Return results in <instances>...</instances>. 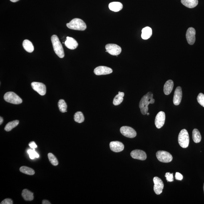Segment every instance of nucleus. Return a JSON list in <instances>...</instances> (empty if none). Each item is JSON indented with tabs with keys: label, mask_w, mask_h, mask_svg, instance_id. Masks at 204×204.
<instances>
[{
	"label": "nucleus",
	"mask_w": 204,
	"mask_h": 204,
	"mask_svg": "<svg viewBox=\"0 0 204 204\" xmlns=\"http://www.w3.org/2000/svg\"><path fill=\"white\" fill-rule=\"evenodd\" d=\"M155 100L153 98V93L149 92L144 96L140 100L139 108L142 114H147L148 111V106L150 104H153L155 103Z\"/></svg>",
	"instance_id": "obj_1"
},
{
	"label": "nucleus",
	"mask_w": 204,
	"mask_h": 204,
	"mask_svg": "<svg viewBox=\"0 0 204 204\" xmlns=\"http://www.w3.org/2000/svg\"><path fill=\"white\" fill-rule=\"evenodd\" d=\"M51 41L55 53L60 58H62L64 57V51L62 45L60 42L58 37L56 35H53L51 37Z\"/></svg>",
	"instance_id": "obj_2"
},
{
	"label": "nucleus",
	"mask_w": 204,
	"mask_h": 204,
	"mask_svg": "<svg viewBox=\"0 0 204 204\" xmlns=\"http://www.w3.org/2000/svg\"><path fill=\"white\" fill-rule=\"evenodd\" d=\"M66 26L69 29L76 31H84L87 28L84 22L79 18H75L72 20L70 22L67 24Z\"/></svg>",
	"instance_id": "obj_3"
},
{
	"label": "nucleus",
	"mask_w": 204,
	"mask_h": 204,
	"mask_svg": "<svg viewBox=\"0 0 204 204\" xmlns=\"http://www.w3.org/2000/svg\"><path fill=\"white\" fill-rule=\"evenodd\" d=\"M178 141L179 144L182 148H188L190 143V137L186 130L183 129L180 131L178 135Z\"/></svg>",
	"instance_id": "obj_4"
},
{
	"label": "nucleus",
	"mask_w": 204,
	"mask_h": 204,
	"mask_svg": "<svg viewBox=\"0 0 204 204\" xmlns=\"http://www.w3.org/2000/svg\"><path fill=\"white\" fill-rule=\"evenodd\" d=\"M4 99L8 103L14 104H19L22 103V100L18 95L13 92H8L5 94Z\"/></svg>",
	"instance_id": "obj_5"
},
{
	"label": "nucleus",
	"mask_w": 204,
	"mask_h": 204,
	"mask_svg": "<svg viewBox=\"0 0 204 204\" xmlns=\"http://www.w3.org/2000/svg\"><path fill=\"white\" fill-rule=\"evenodd\" d=\"M156 157L159 161L163 163H169L173 159V156L170 153L168 152L162 150H159L157 152Z\"/></svg>",
	"instance_id": "obj_6"
},
{
	"label": "nucleus",
	"mask_w": 204,
	"mask_h": 204,
	"mask_svg": "<svg viewBox=\"0 0 204 204\" xmlns=\"http://www.w3.org/2000/svg\"><path fill=\"white\" fill-rule=\"evenodd\" d=\"M105 48L107 51L113 56H118L121 53L122 51L121 48L120 46L113 43L107 44Z\"/></svg>",
	"instance_id": "obj_7"
},
{
	"label": "nucleus",
	"mask_w": 204,
	"mask_h": 204,
	"mask_svg": "<svg viewBox=\"0 0 204 204\" xmlns=\"http://www.w3.org/2000/svg\"><path fill=\"white\" fill-rule=\"evenodd\" d=\"M120 130L122 134L126 137L133 138L137 135L136 132L133 129L130 127L126 126L122 127L120 128Z\"/></svg>",
	"instance_id": "obj_8"
},
{
	"label": "nucleus",
	"mask_w": 204,
	"mask_h": 204,
	"mask_svg": "<svg viewBox=\"0 0 204 204\" xmlns=\"http://www.w3.org/2000/svg\"><path fill=\"white\" fill-rule=\"evenodd\" d=\"M153 181L154 185L153 190L155 194L157 195L161 194L164 188V184L162 180L158 177H155L153 178Z\"/></svg>",
	"instance_id": "obj_9"
},
{
	"label": "nucleus",
	"mask_w": 204,
	"mask_h": 204,
	"mask_svg": "<svg viewBox=\"0 0 204 204\" xmlns=\"http://www.w3.org/2000/svg\"><path fill=\"white\" fill-rule=\"evenodd\" d=\"M33 89L42 96L46 94V86L43 84L39 82H33L31 84Z\"/></svg>",
	"instance_id": "obj_10"
},
{
	"label": "nucleus",
	"mask_w": 204,
	"mask_h": 204,
	"mask_svg": "<svg viewBox=\"0 0 204 204\" xmlns=\"http://www.w3.org/2000/svg\"><path fill=\"white\" fill-rule=\"evenodd\" d=\"M165 116L164 112L160 111L157 114L155 117V126L158 129L162 128L164 125Z\"/></svg>",
	"instance_id": "obj_11"
},
{
	"label": "nucleus",
	"mask_w": 204,
	"mask_h": 204,
	"mask_svg": "<svg viewBox=\"0 0 204 204\" xmlns=\"http://www.w3.org/2000/svg\"><path fill=\"white\" fill-rule=\"evenodd\" d=\"M195 34L196 31L193 27L189 28L187 30L186 38L189 44L192 45L194 43L195 41Z\"/></svg>",
	"instance_id": "obj_12"
},
{
	"label": "nucleus",
	"mask_w": 204,
	"mask_h": 204,
	"mask_svg": "<svg viewBox=\"0 0 204 204\" xmlns=\"http://www.w3.org/2000/svg\"><path fill=\"white\" fill-rule=\"evenodd\" d=\"M111 68L106 66H100L97 67L94 71L95 74L96 75H106L112 73Z\"/></svg>",
	"instance_id": "obj_13"
},
{
	"label": "nucleus",
	"mask_w": 204,
	"mask_h": 204,
	"mask_svg": "<svg viewBox=\"0 0 204 204\" xmlns=\"http://www.w3.org/2000/svg\"><path fill=\"white\" fill-rule=\"evenodd\" d=\"M130 155L132 158L140 160H145L147 158L146 153L143 150H135L132 151Z\"/></svg>",
	"instance_id": "obj_14"
},
{
	"label": "nucleus",
	"mask_w": 204,
	"mask_h": 204,
	"mask_svg": "<svg viewBox=\"0 0 204 204\" xmlns=\"http://www.w3.org/2000/svg\"><path fill=\"white\" fill-rule=\"evenodd\" d=\"M182 97V91L181 87H177L175 90L173 98V103L175 106L180 104Z\"/></svg>",
	"instance_id": "obj_15"
},
{
	"label": "nucleus",
	"mask_w": 204,
	"mask_h": 204,
	"mask_svg": "<svg viewBox=\"0 0 204 204\" xmlns=\"http://www.w3.org/2000/svg\"><path fill=\"white\" fill-rule=\"evenodd\" d=\"M110 149L115 153H119L124 149V145L121 142L118 141H112L110 143Z\"/></svg>",
	"instance_id": "obj_16"
},
{
	"label": "nucleus",
	"mask_w": 204,
	"mask_h": 204,
	"mask_svg": "<svg viewBox=\"0 0 204 204\" xmlns=\"http://www.w3.org/2000/svg\"><path fill=\"white\" fill-rule=\"evenodd\" d=\"M65 45L68 49L74 50L78 47V44L77 42L74 38L67 37L66 41L65 42Z\"/></svg>",
	"instance_id": "obj_17"
},
{
	"label": "nucleus",
	"mask_w": 204,
	"mask_h": 204,
	"mask_svg": "<svg viewBox=\"0 0 204 204\" xmlns=\"http://www.w3.org/2000/svg\"><path fill=\"white\" fill-rule=\"evenodd\" d=\"M174 86L173 82V80H169L165 83L164 86V92L165 95H169L173 91Z\"/></svg>",
	"instance_id": "obj_18"
},
{
	"label": "nucleus",
	"mask_w": 204,
	"mask_h": 204,
	"mask_svg": "<svg viewBox=\"0 0 204 204\" xmlns=\"http://www.w3.org/2000/svg\"><path fill=\"white\" fill-rule=\"evenodd\" d=\"M108 7L110 10L114 12H118L123 9V5L121 3L115 2L110 3L108 6Z\"/></svg>",
	"instance_id": "obj_19"
},
{
	"label": "nucleus",
	"mask_w": 204,
	"mask_h": 204,
	"mask_svg": "<svg viewBox=\"0 0 204 204\" xmlns=\"http://www.w3.org/2000/svg\"><path fill=\"white\" fill-rule=\"evenodd\" d=\"M184 6L188 8H192L196 6L198 4V0H181Z\"/></svg>",
	"instance_id": "obj_20"
},
{
	"label": "nucleus",
	"mask_w": 204,
	"mask_h": 204,
	"mask_svg": "<svg viewBox=\"0 0 204 204\" xmlns=\"http://www.w3.org/2000/svg\"><path fill=\"white\" fill-rule=\"evenodd\" d=\"M152 35V30L149 27L143 28L142 30L141 38L142 39L147 40L149 39Z\"/></svg>",
	"instance_id": "obj_21"
},
{
	"label": "nucleus",
	"mask_w": 204,
	"mask_h": 204,
	"mask_svg": "<svg viewBox=\"0 0 204 204\" xmlns=\"http://www.w3.org/2000/svg\"><path fill=\"white\" fill-rule=\"evenodd\" d=\"M22 45L24 49L28 52L32 53L34 51V46H33L32 43L29 40L27 39L24 40Z\"/></svg>",
	"instance_id": "obj_22"
},
{
	"label": "nucleus",
	"mask_w": 204,
	"mask_h": 204,
	"mask_svg": "<svg viewBox=\"0 0 204 204\" xmlns=\"http://www.w3.org/2000/svg\"><path fill=\"white\" fill-rule=\"evenodd\" d=\"M22 195L24 199L26 201H31L34 199L33 193L27 189H25L22 190Z\"/></svg>",
	"instance_id": "obj_23"
},
{
	"label": "nucleus",
	"mask_w": 204,
	"mask_h": 204,
	"mask_svg": "<svg viewBox=\"0 0 204 204\" xmlns=\"http://www.w3.org/2000/svg\"><path fill=\"white\" fill-rule=\"evenodd\" d=\"M124 96V93L119 92L118 94L115 96L114 99H113V104L115 106H118V105L121 104L123 101V97Z\"/></svg>",
	"instance_id": "obj_24"
},
{
	"label": "nucleus",
	"mask_w": 204,
	"mask_h": 204,
	"mask_svg": "<svg viewBox=\"0 0 204 204\" xmlns=\"http://www.w3.org/2000/svg\"><path fill=\"white\" fill-rule=\"evenodd\" d=\"M192 139L195 143H199L201 141L202 136L199 131L195 129L192 131Z\"/></svg>",
	"instance_id": "obj_25"
},
{
	"label": "nucleus",
	"mask_w": 204,
	"mask_h": 204,
	"mask_svg": "<svg viewBox=\"0 0 204 204\" xmlns=\"http://www.w3.org/2000/svg\"><path fill=\"white\" fill-rule=\"evenodd\" d=\"M19 123V121L18 120H14V121L10 122L6 125L4 129L7 132L11 131L13 129L17 126Z\"/></svg>",
	"instance_id": "obj_26"
},
{
	"label": "nucleus",
	"mask_w": 204,
	"mask_h": 204,
	"mask_svg": "<svg viewBox=\"0 0 204 204\" xmlns=\"http://www.w3.org/2000/svg\"><path fill=\"white\" fill-rule=\"evenodd\" d=\"M74 119L75 121L79 123H83L84 120V116L81 112H78L75 113L74 115Z\"/></svg>",
	"instance_id": "obj_27"
},
{
	"label": "nucleus",
	"mask_w": 204,
	"mask_h": 204,
	"mask_svg": "<svg viewBox=\"0 0 204 204\" xmlns=\"http://www.w3.org/2000/svg\"><path fill=\"white\" fill-rule=\"evenodd\" d=\"M20 171L23 173L28 175H33L35 173L34 170L28 167L23 166L20 168Z\"/></svg>",
	"instance_id": "obj_28"
},
{
	"label": "nucleus",
	"mask_w": 204,
	"mask_h": 204,
	"mask_svg": "<svg viewBox=\"0 0 204 204\" xmlns=\"http://www.w3.org/2000/svg\"><path fill=\"white\" fill-rule=\"evenodd\" d=\"M58 106L60 111L61 112L64 113L67 112V106L64 100L62 99L59 100L58 102Z\"/></svg>",
	"instance_id": "obj_29"
},
{
	"label": "nucleus",
	"mask_w": 204,
	"mask_h": 204,
	"mask_svg": "<svg viewBox=\"0 0 204 204\" xmlns=\"http://www.w3.org/2000/svg\"><path fill=\"white\" fill-rule=\"evenodd\" d=\"M48 158L49 161L51 162V164L55 166H56L58 164V161L57 159L52 153H50L48 154Z\"/></svg>",
	"instance_id": "obj_30"
},
{
	"label": "nucleus",
	"mask_w": 204,
	"mask_h": 204,
	"mask_svg": "<svg viewBox=\"0 0 204 204\" xmlns=\"http://www.w3.org/2000/svg\"><path fill=\"white\" fill-rule=\"evenodd\" d=\"M27 153L29 154L30 158L31 159H34L35 158H38L39 157V155L35 151V149L28 150Z\"/></svg>",
	"instance_id": "obj_31"
},
{
	"label": "nucleus",
	"mask_w": 204,
	"mask_h": 204,
	"mask_svg": "<svg viewBox=\"0 0 204 204\" xmlns=\"http://www.w3.org/2000/svg\"><path fill=\"white\" fill-rule=\"evenodd\" d=\"M197 100L199 104L204 108V94L200 93L197 96Z\"/></svg>",
	"instance_id": "obj_32"
},
{
	"label": "nucleus",
	"mask_w": 204,
	"mask_h": 204,
	"mask_svg": "<svg viewBox=\"0 0 204 204\" xmlns=\"http://www.w3.org/2000/svg\"><path fill=\"white\" fill-rule=\"evenodd\" d=\"M165 176L166 177L167 181L168 182H172L173 181V173H165Z\"/></svg>",
	"instance_id": "obj_33"
},
{
	"label": "nucleus",
	"mask_w": 204,
	"mask_h": 204,
	"mask_svg": "<svg viewBox=\"0 0 204 204\" xmlns=\"http://www.w3.org/2000/svg\"><path fill=\"white\" fill-rule=\"evenodd\" d=\"M1 204H13V202L12 200L10 198H6L2 202Z\"/></svg>",
	"instance_id": "obj_34"
},
{
	"label": "nucleus",
	"mask_w": 204,
	"mask_h": 204,
	"mask_svg": "<svg viewBox=\"0 0 204 204\" xmlns=\"http://www.w3.org/2000/svg\"><path fill=\"white\" fill-rule=\"evenodd\" d=\"M175 178L176 180L181 181L183 179V176L181 174L177 172L175 174Z\"/></svg>",
	"instance_id": "obj_35"
},
{
	"label": "nucleus",
	"mask_w": 204,
	"mask_h": 204,
	"mask_svg": "<svg viewBox=\"0 0 204 204\" xmlns=\"http://www.w3.org/2000/svg\"><path fill=\"white\" fill-rule=\"evenodd\" d=\"M29 145L30 147L32 149L37 148V145H36V143L34 141L31 142L29 144Z\"/></svg>",
	"instance_id": "obj_36"
},
{
	"label": "nucleus",
	"mask_w": 204,
	"mask_h": 204,
	"mask_svg": "<svg viewBox=\"0 0 204 204\" xmlns=\"http://www.w3.org/2000/svg\"><path fill=\"white\" fill-rule=\"evenodd\" d=\"M43 204H51L50 202L47 200H43L42 202Z\"/></svg>",
	"instance_id": "obj_37"
},
{
	"label": "nucleus",
	"mask_w": 204,
	"mask_h": 204,
	"mask_svg": "<svg viewBox=\"0 0 204 204\" xmlns=\"http://www.w3.org/2000/svg\"><path fill=\"white\" fill-rule=\"evenodd\" d=\"M3 122V119L2 117L0 118V124L1 125Z\"/></svg>",
	"instance_id": "obj_38"
},
{
	"label": "nucleus",
	"mask_w": 204,
	"mask_h": 204,
	"mask_svg": "<svg viewBox=\"0 0 204 204\" xmlns=\"http://www.w3.org/2000/svg\"><path fill=\"white\" fill-rule=\"evenodd\" d=\"M11 2H18L19 0H10Z\"/></svg>",
	"instance_id": "obj_39"
},
{
	"label": "nucleus",
	"mask_w": 204,
	"mask_h": 204,
	"mask_svg": "<svg viewBox=\"0 0 204 204\" xmlns=\"http://www.w3.org/2000/svg\"><path fill=\"white\" fill-rule=\"evenodd\" d=\"M147 115H149V113L148 112V113H147Z\"/></svg>",
	"instance_id": "obj_40"
},
{
	"label": "nucleus",
	"mask_w": 204,
	"mask_h": 204,
	"mask_svg": "<svg viewBox=\"0 0 204 204\" xmlns=\"http://www.w3.org/2000/svg\"><path fill=\"white\" fill-rule=\"evenodd\" d=\"M203 190H204V185H203Z\"/></svg>",
	"instance_id": "obj_41"
}]
</instances>
